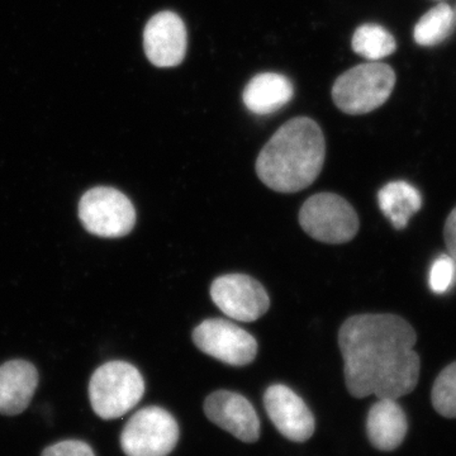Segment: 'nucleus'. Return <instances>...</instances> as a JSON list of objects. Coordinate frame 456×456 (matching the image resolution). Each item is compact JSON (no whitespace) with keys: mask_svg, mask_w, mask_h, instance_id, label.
Masks as SVG:
<instances>
[{"mask_svg":"<svg viewBox=\"0 0 456 456\" xmlns=\"http://www.w3.org/2000/svg\"><path fill=\"white\" fill-rule=\"evenodd\" d=\"M395 75L391 66L369 62L341 75L332 88V98L344 113L365 114L386 103L395 88Z\"/></svg>","mask_w":456,"mask_h":456,"instance_id":"nucleus-4","label":"nucleus"},{"mask_svg":"<svg viewBox=\"0 0 456 456\" xmlns=\"http://www.w3.org/2000/svg\"><path fill=\"white\" fill-rule=\"evenodd\" d=\"M456 281V261L450 255H443L435 261L430 270L428 284L432 292L443 294L448 292Z\"/></svg>","mask_w":456,"mask_h":456,"instance_id":"nucleus-20","label":"nucleus"},{"mask_svg":"<svg viewBox=\"0 0 456 456\" xmlns=\"http://www.w3.org/2000/svg\"><path fill=\"white\" fill-rule=\"evenodd\" d=\"M38 382L40 375L32 362L17 359L0 365V415L25 412Z\"/></svg>","mask_w":456,"mask_h":456,"instance_id":"nucleus-13","label":"nucleus"},{"mask_svg":"<svg viewBox=\"0 0 456 456\" xmlns=\"http://www.w3.org/2000/svg\"><path fill=\"white\" fill-rule=\"evenodd\" d=\"M266 412L278 431L294 443L310 440L316 428L314 417L305 401L289 387L274 384L264 395Z\"/></svg>","mask_w":456,"mask_h":456,"instance_id":"nucleus-11","label":"nucleus"},{"mask_svg":"<svg viewBox=\"0 0 456 456\" xmlns=\"http://www.w3.org/2000/svg\"><path fill=\"white\" fill-rule=\"evenodd\" d=\"M293 95V84L287 77L263 73L254 77L245 86L242 101L251 113L266 116L287 106Z\"/></svg>","mask_w":456,"mask_h":456,"instance_id":"nucleus-15","label":"nucleus"},{"mask_svg":"<svg viewBox=\"0 0 456 456\" xmlns=\"http://www.w3.org/2000/svg\"><path fill=\"white\" fill-rule=\"evenodd\" d=\"M408 432V421L397 399L378 398L367 419V435L373 448L379 452H395L403 444Z\"/></svg>","mask_w":456,"mask_h":456,"instance_id":"nucleus-14","label":"nucleus"},{"mask_svg":"<svg viewBox=\"0 0 456 456\" xmlns=\"http://www.w3.org/2000/svg\"><path fill=\"white\" fill-rule=\"evenodd\" d=\"M209 421L230 432L244 443H256L260 437V419L248 398L239 393L217 391L204 402Z\"/></svg>","mask_w":456,"mask_h":456,"instance_id":"nucleus-12","label":"nucleus"},{"mask_svg":"<svg viewBox=\"0 0 456 456\" xmlns=\"http://www.w3.org/2000/svg\"><path fill=\"white\" fill-rule=\"evenodd\" d=\"M299 224L312 239L325 244H345L359 231L355 209L346 200L332 193L308 198L299 211Z\"/></svg>","mask_w":456,"mask_h":456,"instance_id":"nucleus-5","label":"nucleus"},{"mask_svg":"<svg viewBox=\"0 0 456 456\" xmlns=\"http://www.w3.org/2000/svg\"><path fill=\"white\" fill-rule=\"evenodd\" d=\"M143 393L145 382L142 375L130 362H106L90 378V404L102 419L125 416L139 403Z\"/></svg>","mask_w":456,"mask_h":456,"instance_id":"nucleus-3","label":"nucleus"},{"mask_svg":"<svg viewBox=\"0 0 456 456\" xmlns=\"http://www.w3.org/2000/svg\"><path fill=\"white\" fill-rule=\"evenodd\" d=\"M326 158L322 130L314 119L298 117L281 126L261 150L257 176L279 193H297L320 175Z\"/></svg>","mask_w":456,"mask_h":456,"instance_id":"nucleus-2","label":"nucleus"},{"mask_svg":"<svg viewBox=\"0 0 456 456\" xmlns=\"http://www.w3.org/2000/svg\"><path fill=\"white\" fill-rule=\"evenodd\" d=\"M193 341L207 355L233 367H244L256 358L254 336L222 318L203 321L193 331Z\"/></svg>","mask_w":456,"mask_h":456,"instance_id":"nucleus-8","label":"nucleus"},{"mask_svg":"<svg viewBox=\"0 0 456 456\" xmlns=\"http://www.w3.org/2000/svg\"><path fill=\"white\" fill-rule=\"evenodd\" d=\"M431 402L440 416L456 419V362L444 369L435 380Z\"/></svg>","mask_w":456,"mask_h":456,"instance_id":"nucleus-19","label":"nucleus"},{"mask_svg":"<svg viewBox=\"0 0 456 456\" xmlns=\"http://www.w3.org/2000/svg\"><path fill=\"white\" fill-rule=\"evenodd\" d=\"M212 301L226 316L240 322H254L268 312V293L256 279L245 274H228L216 279Z\"/></svg>","mask_w":456,"mask_h":456,"instance_id":"nucleus-9","label":"nucleus"},{"mask_svg":"<svg viewBox=\"0 0 456 456\" xmlns=\"http://www.w3.org/2000/svg\"><path fill=\"white\" fill-rule=\"evenodd\" d=\"M41 456H95V454L84 441L64 440L45 449Z\"/></svg>","mask_w":456,"mask_h":456,"instance_id":"nucleus-21","label":"nucleus"},{"mask_svg":"<svg viewBox=\"0 0 456 456\" xmlns=\"http://www.w3.org/2000/svg\"><path fill=\"white\" fill-rule=\"evenodd\" d=\"M454 25V13L446 4L432 8L419 20L415 28V40L422 46H434L445 40Z\"/></svg>","mask_w":456,"mask_h":456,"instance_id":"nucleus-18","label":"nucleus"},{"mask_svg":"<svg viewBox=\"0 0 456 456\" xmlns=\"http://www.w3.org/2000/svg\"><path fill=\"white\" fill-rule=\"evenodd\" d=\"M444 239H445L450 256L456 261V207L446 218Z\"/></svg>","mask_w":456,"mask_h":456,"instance_id":"nucleus-22","label":"nucleus"},{"mask_svg":"<svg viewBox=\"0 0 456 456\" xmlns=\"http://www.w3.org/2000/svg\"><path fill=\"white\" fill-rule=\"evenodd\" d=\"M378 203L383 215L395 230H403L408 222L421 209V193L407 182H392L378 193Z\"/></svg>","mask_w":456,"mask_h":456,"instance_id":"nucleus-16","label":"nucleus"},{"mask_svg":"<svg viewBox=\"0 0 456 456\" xmlns=\"http://www.w3.org/2000/svg\"><path fill=\"white\" fill-rule=\"evenodd\" d=\"M188 47L187 27L174 12L155 14L143 31V49L156 68H175L185 59Z\"/></svg>","mask_w":456,"mask_h":456,"instance_id":"nucleus-10","label":"nucleus"},{"mask_svg":"<svg viewBox=\"0 0 456 456\" xmlns=\"http://www.w3.org/2000/svg\"><path fill=\"white\" fill-rule=\"evenodd\" d=\"M395 46L397 45L391 33L378 25H364L354 33L353 50L370 61L391 55Z\"/></svg>","mask_w":456,"mask_h":456,"instance_id":"nucleus-17","label":"nucleus"},{"mask_svg":"<svg viewBox=\"0 0 456 456\" xmlns=\"http://www.w3.org/2000/svg\"><path fill=\"white\" fill-rule=\"evenodd\" d=\"M79 218L92 235L118 239L134 230L136 211L122 191L110 187H95L80 200Z\"/></svg>","mask_w":456,"mask_h":456,"instance_id":"nucleus-6","label":"nucleus"},{"mask_svg":"<svg viewBox=\"0 0 456 456\" xmlns=\"http://www.w3.org/2000/svg\"><path fill=\"white\" fill-rule=\"evenodd\" d=\"M179 440V426L167 411L146 407L128 419L121 434L127 456H167Z\"/></svg>","mask_w":456,"mask_h":456,"instance_id":"nucleus-7","label":"nucleus"},{"mask_svg":"<svg viewBox=\"0 0 456 456\" xmlns=\"http://www.w3.org/2000/svg\"><path fill=\"white\" fill-rule=\"evenodd\" d=\"M416 342L413 327L395 314H359L345 321L338 346L350 395L398 399L415 391L421 370Z\"/></svg>","mask_w":456,"mask_h":456,"instance_id":"nucleus-1","label":"nucleus"}]
</instances>
